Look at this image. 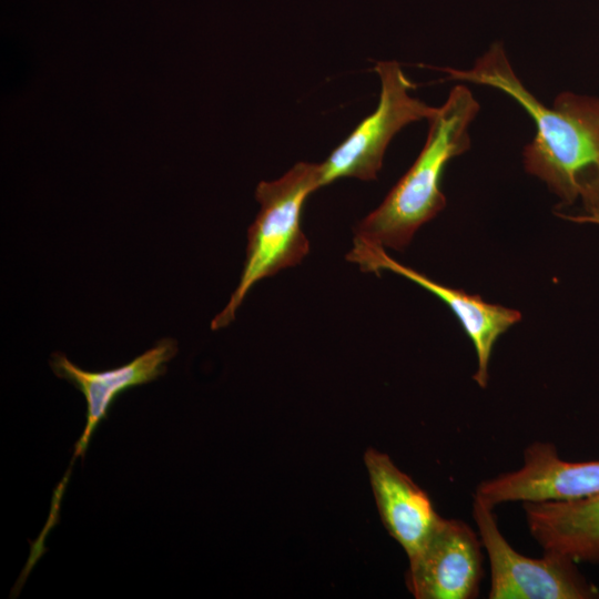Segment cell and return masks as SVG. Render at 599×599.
<instances>
[{"instance_id":"6da1fadb","label":"cell","mask_w":599,"mask_h":599,"mask_svg":"<svg viewBox=\"0 0 599 599\" xmlns=\"http://www.w3.org/2000/svg\"><path fill=\"white\" fill-rule=\"evenodd\" d=\"M447 79L488 85L520 104L532 119L535 138L522 151L526 171L544 181L564 204L580 200L586 215L599 221V98L562 92L552 108L518 79L500 42L493 43L469 70L441 68Z\"/></svg>"},{"instance_id":"7a4b0ae2","label":"cell","mask_w":599,"mask_h":599,"mask_svg":"<svg viewBox=\"0 0 599 599\" xmlns=\"http://www.w3.org/2000/svg\"><path fill=\"white\" fill-rule=\"evenodd\" d=\"M479 108L466 85L450 90L427 120V139L417 159L380 205L356 224L354 240L403 250L423 224L444 210V171L451 159L469 150V125Z\"/></svg>"},{"instance_id":"3957f363","label":"cell","mask_w":599,"mask_h":599,"mask_svg":"<svg viewBox=\"0 0 599 599\" xmlns=\"http://www.w3.org/2000/svg\"><path fill=\"white\" fill-rule=\"evenodd\" d=\"M319 163L298 162L274 181L258 183L260 211L247 231L246 256L237 287L212 323L213 331L229 326L250 290L262 278L298 264L309 252L302 229V210L321 187Z\"/></svg>"},{"instance_id":"277c9868","label":"cell","mask_w":599,"mask_h":599,"mask_svg":"<svg viewBox=\"0 0 599 599\" xmlns=\"http://www.w3.org/2000/svg\"><path fill=\"white\" fill-rule=\"evenodd\" d=\"M374 71L380 80L377 108L319 163V185L341 177L375 180L392 139L406 125L428 120L436 108L410 95L415 84L396 61H378Z\"/></svg>"},{"instance_id":"5b68a950","label":"cell","mask_w":599,"mask_h":599,"mask_svg":"<svg viewBox=\"0 0 599 599\" xmlns=\"http://www.w3.org/2000/svg\"><path fill=\"white\" fill-rule=\"evenodd\" d=\"M473 518L490 564V599H595L598 588L571 558L545 552L542 558L516 551L499 530L494 508L474 497Z\"/></svg>"},{"instance_id":"8992f818","label":"cell","mask_w":599,"mask_h":599,"mask_svg":"<svg viewBox=\"0 0 599 599\" xmlns=\"http://www.w3.org/2000/svg\"><path fill=\"white\" fill-rule=\"evenodd\" d=\"M599 493V459L569 461L550 443H534L517 470L481 481L474 497L494 508L509 501H565Z\"/></svg>"},{"instance_id":"52a82bcc","label":"cell","mask_w":599,"mask_h":599,"mask_svg":"<svg viewBox=\"0 0 599 599\" xmlns=\"http://www.w3.org/2000/svg\"><path fill=\"white\" fill-rule=\"evenodd\" d=\"M481 540L464 521L439 517L420 554L409 561L406 586L416 599H471L483 578Z\"/></svg>"},{"instance_id":"ba28073f","label":"cell","mask_w":599,"mask_h":599,"mask_svg":"<svg viewBox=\"0 0 599 599\" xmlns=\"http://www.w3.org/2000/svg\"><path fill=\"white\" fill-rule=\"evenodd\" d=\"M346 258L363 272L390 271L424 287L443 301L458 318L466 335L471 341L476 356L475 382L485 388L488 384V367L493 347L498 338L521 319V314L508 307L490 304L478 295L439 284L428 276L396 262L382 246L353 240V247Z\"/></svg>"},{"instance_id":"9c48e42d","label":"cell","mask_w":599,"mask_h":599,"mask_svg":"<svg viewBox=\"0 0 599 599\" xmlns=\"http://www.w3.org/2000/svg\"><path fill=\"white\" fill-rule=\"evenodd\" d=\"M177 343L166 337L120 367L89 372L73 364L64 354L53 353L50 366L53 373L78 388L87 402V423L74 447V456L84 457L91 437L108 417L115 399L131 387L151 383L164 375L166 364L176 355Z\"/></svg>"},{"instance_id":"30bf717a","label":"cell","mask_w":599,"mask_h":599,"mask_svg":"<svg viewBox=\"0 0 599 599\" xmlns=\"http://www.w3.org/2000/svg\"><path fill=\"white\" fill-rule=\"evenodd\" d=\"M364 464L374 499L387 532L415 559L432 535L439 515L429 496L387 454L368 448Z\"/></svg>"},{"instance_id":"8fae6325","label":"cell","mask_w":599,"mask_h":599,"mask_svg":"<svg viewBox=\"0 0 599 599\" xmlns=\"http://www.w3.org/2000/svg\"><path fill=\"white\" fill-rule=\"evenodd\" d=\"M527 525L545 552L599 562V493L575 500L522 502Z\"/></svg>"},{"instance_id":"7c38bea8","label":"cell","mask_w":599,"mask_h":599,"mask_svg":"<svg viewBox=\"0 0 599 599\" xmlns=\"http://www.w3.org/2000/svg\"><path fill=\"white\" fill-rule=\"evenodd\" d=\"M596 224H599V221H597Z\"/></svg>"}]
</instances>
